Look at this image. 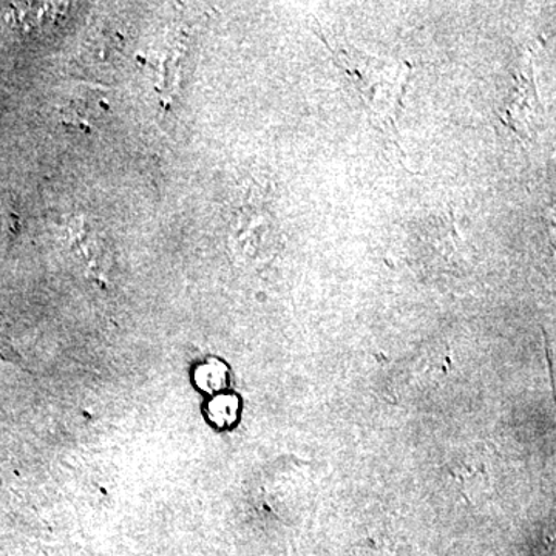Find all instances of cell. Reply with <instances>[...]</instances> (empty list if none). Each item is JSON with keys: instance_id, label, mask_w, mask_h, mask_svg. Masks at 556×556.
Masks as SVG:
<instances>
[{"instance_id": "6da1fadb", "label": "cell", "mask_w": 556, "mask_h": 556, "mask_svg": "<svg viewBox=\"0 0 556 556\" xmlns=\"http://www.w3.org/2000/svg\"><path fill=\"white\" fill-rule=\"evenodd\" d=\"M327 47L353 83L376 126L388 137L397 138L396 121L412 76V65L405 61L371 56L354 47Z\"/></svg>"}, {"instance_id": "7a4b0ae2", "label": "cell", "mask_w": 556, "mask_h": 556, "mask_svg": "<svg viewBox=\"0 0 556 556\" xmlns=\"http://www.w3.org/2000/svg\"><path fill=\"white\" fill-rule=\"evenodd\" d=\"M522 139L535 137L544 121V110L538 97L535 76H533L532 61L527 62L518 76L510 104L507 105L506 118Z\"/></svg>"}, {"instance_id": "3957f363", "label": "cell", "mask_w": 556, "mask_h": 556, "mask_svg": "<svg viewBox=\"0 0 556 556\" xmlns=\"http://www.w3.org/2000/svg\"><path fill=\"white\" fill-rule=\"evenodd\" d=\"M13 20L16 27L27 33L43 30V28H54L61 20H64L67 13L68 3L58 2H36V3H14Z\"/></svg>"}, {"instance_id": "277c9868", "label": "cell", "mask_w": 556, "mask_h": 556, "mask_svg": "<svg viewBox=\"0 0 556 556\" xmlns=\"http://www.w3.org/2000/svg\"><path fill=\"white\" fill-rule=\"evenodd\" d=\"M239 399L228 396V394L215 397L214 401L211 402V405H208V415H211V419L214 420L215 426L218 427L232 426L237 420V416H239Z\"/></svg>"}, {"instance_id": "5b68a950", "label": "cell", "mask_w": 556, "mask_h": 556, "mask_svg": "<svg viewBox=\"0 0 556 556\" xmlns=\"http://www.w3.org/2000/svg\"><path fill=\"white\" fill-rule=\"evenodd\" d=\"M197 378L203 390L219 391L228 386V368L217 361H212L199 369Z\"/></svg>"}]
</instances>
